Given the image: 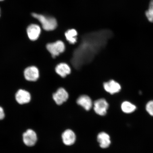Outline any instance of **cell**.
Masks as SVG:
<instances>
[{
	"instance_id": "obj_5",
	"label": "cell",
	"mask_w": 153,
	"mask_h": 153,
	"mask_svg": "<svg viewBox=\"0 0 153 153\" xmlns=\"http://www.w3.org/2000/svg\"><path fill=\"white\" fill-rule=\"evenodd\" d=\"M68 93L64 88H60L53 95V98L56 104L62 105L68 100Z\"/></svg>"
},
{
	"instance_id": "obj_14",
	"label": "cell",
	"mask_w": 153,
	"mask_h": 153,
	"mask_svg": "<svg viewBox=\"0 0 153 153\" xmlns=\"http://www.w3.org/2000/svg\"><path fill=\"white\" fill-rule=\"evenodd\" d=\"M97 140L101 148H108L111 144V141L110 136L108 134L104 132L99 134L97 135Z\"/></svg>"
},
{
	"instance_id": "obj_15",
	"label": "cell",
	"mask_w": 153,
	"mask_h": 153,
	"mask_svg": "<svg viewBox=\"0 0 153 153\" xmlns=\"http://www.w3.org/2000/svg\"><path fill=\"white\" fill-rule=\"evenodd\" d=\"M77 32L74 29L68 30L65 33L66 39L70 44H75L77 41Z\"/></svg>"
},
{
	"instance_id": "obj_20",
	"label": "cell",
	"mask_w": 153,
	"mask_h": 153,
	"mask_svg": "<svg viewBox=\"0 0 153 153\" xmlns=\"http://www.w3.org/2000/svg\"><path fill=\"white\" fill-rule=\"evenodd\" d=\"M3 0H0V1H3Z\"/></svg>"
},
{
	"instance_id": "obj_12",
	"label": "cell",
	"mask_w": 153,
	"mask_h": 153,
	"mask_svg": "<svg viewBox=\"0 0 153 153\" xmlns=\"http://www.w3.org/2000/svg\"><path fill=\"white\" fill-rule=\"evenodd\" d=\"M62 139L64 144L68 146L71 145L75 143L76 136L74 132L70 129L66 130L63 133Z\"/></svg>"
},
{
	"instance_id": "obj_17",
	"label": "cell",
	"mask_w": 153,
	"mask_h": 153,
	"mask_svg": "<svg viewBox=\"0 0 153 153\" xmlns=\"http://www.w3.org/2000/svg\"><path fill=\"white\" fill-rule=\"evenodd\" d=\"M145 15L149 22H153V0L150 1L149 9L145 12Z\"/></svg>"
},
{
	"instance_id": "obj_6",
	"label": "cell",
	"mask_w": 153,
	"mask_h": 153,
	"mask_svg": "<svg viewBox=\"0 0 153 153\" xmlns=\"http://www.w3.org/2000/svg\"><path fill=\"white\" fill-rule=\"evenodd\" d=\"M103 87L105 91L111 94L118 93L121 89L120 84L114 80L105 82L103 84Z\"/></svg>"
},
{
	"instance_id": "obj_4",
	"label": "cell",
	"mask_w": 153,
	"mask_h": 153,
	"mask_svg": "<svg viewBox=\"0 0 153 153\" xmlns=\"http://www.w3.org/2000/svg\"><path fill=\"white\" fill-rule=\"evenodd\" d=\"M109 105L104 99H100L94 102V109L96 113L101 116H105L107 114Z\"/></svg>"
},
{
	"instance_id": "obj_18",
	"label": "cell",
	"mask_w": 153,
	"mask_h": 153,
	"mask_svg": "<svg viewBox=\"0 0 153 153\" xmlns=\"http://www.w3.org/2000/svg\"><path fill=\"white\" fill-rule=\"evenodd\" d=\"M146 110L150 115L153 117V100L150 101L147 103Z\"/></svg>"
},
{
	"instance_id": "obj_8",
	"label": "cell",
	"mask_w": 153,
	"mask_h": 153,
	"mask_svg": "<svg viewBox=\"0 0 153 153\" xmlns=\"http://www.w3.org/2000/svg\"><path fill=\"white\" fill-rule=\"evenodd\" d=\"M25 78L30 81H35L39 76V70L35 66L28 67L25 70L24 73Z\"/></svg>"
},
{
	"instance_id": "obj_13",
	"label": "cell",
	"mask_w": 153,
	"mask_h": 153,
	"mask_svg": "<svg viewBox=\"0 0 153 153\" xmlns=\"http://www.w3.org/2000/svg\"><path fill=\"white\" fill-rule=\"evenodd\" d=\"M71 69L68 65L65 63H61L55 67V71L59 76L62 78L66 77L70 74Z\"/></svg>"
},
{
	"instance_id": "obj_7",
	"label": "cell",
	"mask_w": 153,
	"mask_h": 153,
	"mask_svg": "<svg viewBox=\"0 0 153 153\" xmlns=\"http://www.w3.org/2000/svg\"><path fill=\"white\" fill-rule=\"evenodd\" d=\"M25 144L28 146H32L36 144L37 141V136L33 130L28 129L23 135Z\"/></svg>"
},
{
	"instance_id": "obj_19",
	"label": "cell",
	"mask_w": 153,
	"mask_h": 153,
	"mask_svg": "<svg viewBox=\"0 0 153 153\" xmlns=\"http://www.w3.org/2000/svg\"><path fill=\"white\" fill-rule=\"evenodd\" d=\"M5 117V114L2 108L0 106V120H3Z\"/></svg>"
},
{
	"instance_id": "obj_1",
	"label": "cell",
	"mask_w": 153,
	"mask_h": 153,
	"mask_svg": "<svg viewBox=\"0 0 153 153\" xmlns=\"http://www.w3.org/2000/svg\"><path fill=\"white\" fill-rule=\"evenodd\" d=\"M113 36L110 30L102 29L89 32L81 37V43L74 51L72 62L76 68L91 61L94 55L107 45Z\"/></svg>"
},
{
	"instance_id": "obj_11",
	"label": "cell",
	"mask_w": 153,
	"mask_h": 153,
	"mask_svg": "<svg viewBox=\"0 0 153 153\" xmlns=\"http://www.w3.org/2000/svg\"><path fill=\"white\" fill-rule=\"evenodd\" d=\"M76 103L86 111L90 110L93 105L91 97L85 95H82L78 97L76 100Z\"/></svg>"
},
{
	"instance_id": "obj_16",
	"label": "cell",
	"mask_w": 153,
	"mask_h": 153,
	"mask_svg": "<svg viewBox=\"0 0 153 153\" xmlns=\"http://www.w3.org/2000/svg\"><path fill=\"white\" fill-rule=\"evenodd\" d=\"M122 111L126 114H131L135 111L137 109L135 105L128 101H124L121 105Z\"/></svg>"
},
{
	"instance_id": "obj_10",
	"label": "cell",
	"mask_w": 153,
	"mask_h": 153,
	"mask_svg": "<svg viewBox=\"0 0 153 153\" xmlns=\"http://www.w3.org/2000/svg\"><path fill=\"white\" fill-rule=\"evenodd\" d=\"M15 98L19 104H24L30 102L31 96L28 92L24 90L20 89L16 93Z\"/></svg>"
},
{
	"instance_id": "obj_3",
	"label": "cell",
	"mask_w": 153,
	"mask_h": 153,
	"mask_svg": "<svg viewBox=\"0 0 153 153\" xmlns=\"http://www.w3.org/2000/svg\"><path fill=\"white\" fill-rule=\"evenodd\" d=\"M46 48L53 58H55L56 56H59L60 53L64 52L65 49L64 43L61 41L48 44Z\"/></svg>"
},
{
	"instance_id": "obj_2",
	"label": "cell",
	"mask_w": 153,
	"mask_h": 153,
	"mask_svg": "<svg viewBox=\"0 0 153 153\" xmlns=\"http://www.w3.org/2000/svg\"><path fill=\"white\" fill-rule=\"evenodd\" d=\"M32 16L39 21L44 29L47 31L53 30L57 27V21L54 18L35 13L32 14Z\"/></svg>"
},
{
	"instance_id": "obj_9",
	"label": "cell",
	"mask_w": 153,
	"mask_h": 153,
	"mask_svg": "<svg viewBox=\"0 0 153 153\" xmlns=\"http://www.w3.org/2000/svg\"><path fill=\"white\" fill-rule=\"evenodd\" d=\"M29 38L31 41H35L39 38L41 29L37 25L31 24L29 26L27 30Z\"/></svg>"
}]
</instances>
